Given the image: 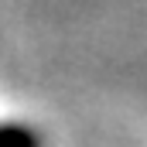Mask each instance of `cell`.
<instances>
[{
  "instance_id": "obj_1",
  "label": "cell",
  "mask_w": 147,
  "mask_h": 147,
  "mask_svg": "<svg viewBox=\"0 0 147 147\" xmlns=\"http://www.w3.org/2000/svg\"><path fill=\"white\" fill-rule=\"evenodd\" d=\"M0 147H45V134L28 120H0Z\"/></svg>"
}]
</instances>
